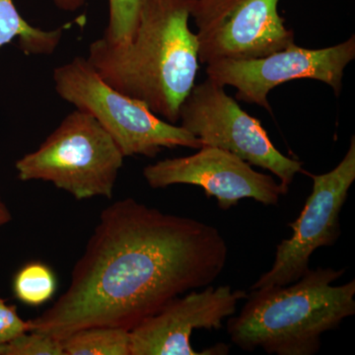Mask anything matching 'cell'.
Listing matches in <instances>:
<instances>
[{
  "instance_id": "1",
  "label": "cell",
  "mask_w": 355,
  "mask_h": 355,
  "mask_svg": "<svg viewBox=\"0 0 355 355\" xmlns=\"http://www.w3.org/2000/svg\"><path fill=\"white\" fill-rule=\"evenodd\" d=\"M227 259L214 226L118 200L103 210L67 291L29 320L30 331L62 340L93 327L132 330L173 299L211 286Z\"/></svg>"
},
{
  "instance_id": "2",
  "label": "cell",
  "mask_w": 355,
  "mask_h": 355,
  "mask_svg": "<svg viewBox=\"0 0 355 355\" xmlns=\"http://www.w3.org/2000/svg\"><path fill=\"white\" fill-rule=\"evenodd\" d=\"M195 1L144 0L130 42L102 37L89 46L88 62L105 83L173 125L198 73V37L189 26Z\"/></svg>"
},
{
  "instance_id": "3",
  "label": "cell",
  "mask_w": 355,
  "mask_h": 355,
  "mask_svg": "<svg viewBox=\"0 0 355 355\" xmlns=\"http://www.w3.org/2000/svg\"><path fill=\"white\" fill-rule=\"evenodd\" d=\"M345 268L310 270L288 286L254 289L227 322L236 347L277 355H314L322 336L355 314V280L334 286Z\"/></svg>"
},
{
  "instance_id": "4",
  "label": "cell",
  "mask_w": 355,
  "mask_h": 355,
  "mask_svg": "<svg viewBox=\"0 0 355 355\" xmlns=\"http://www.w3.org/2000/svg\"><path fill=\"white\" fill-rule=\"evenodd\" d=\"M123 158L94 116L76 109L15 168L21 181L51 182L78 200L112 198Z\"/></svg>"
},
{
  "instance_id": "5",
  "label": "cell",
  "mask_w": 355,
  "mask_h": 355,
  "mask_svg": "<svg viewBox=\"0 0 355 355\" xmlns=\"http://www.w3.org/2000/svg\"><path fill=\"white\" fill-rule=\"evenodd\" d=\"M55 89L64 101L94 116L125 157L153 158L163 148L200 149V140L168 123L144 103L121 94L98 76L87 58L76 57L53 70Z\"/></svg>"
},
{
  "instance_id": "6",
  "label": "cell",
  "mask_w": 355,
  "mask_h": 355,
  "mask_svg": "<svg viewBox=\"0 0 355 355\" xmlns=\"http://www.w3.org/2000/svg\"><path fill=\"white\" fill-rule=\"evenodd\" d=\"M224 88L209 77L195 84L180 108L181 127L202 146L218 147L268 170L288 191L294 178L303 171V163L277 150L261 121L246 113Z\"/></svg>"
},
{
  "instance_id": "7",
  "label": "cell",
  "mask_w": 355,
  "mask_h": 355,
  "mask_svg": "<svg viewBox=\"0 0 355 355\" xmlns=\"http://www.w3.org/2000/svg\"><path fill=\"white\" fill-rule=\"evenodd\" d=\"M279 0H196L191 18L198 32V60L266 57L295 44L279 13Z\"/></svg>"
},
{
  "instance_id": "8",
  "label": "cell",
  "mask_w": 355,
  "mask_h": 355,
  "mask_svg": "<svg viewBox=\"0 0 355 355\" xmlns=\"http://www.w3.org/2000/svg\"><path fill=\"white\" fill-rule=\"evenodd\" d=\"M309 175L312 191L295 221L291 237L277 246L272 268L252 286L254 289L288 286L310 270L311 257L321 247H331L342 234L340 214L355 181V137L343 160L330 172Z\"/></svg>"
},
{
  "instance_id": "9",
  "label": "cell",
  "mask_w": 355,
  "mask_h": 355,
  "mask_svg": "<svg viewBox=\"0 0 355 355\" xmlns=\"http://www.w3.org/2000/svg\"><path fill=\"white\" fill-rule=\"evenodd\" d=\"M355 58V36L323 49L300 48L294 44L284 50L252 60H220L207 67L209 78L237 90L236 99L258 105L272 114L268 93L277 86L314 79L333 89L336 97L343 89L347 65Z\"/></svg>"
},
{
  "instance_id": "10",
  "label": "cell",
  "mask_w": 355,
  "mask_h": 355,
  "mask_svg": "<svg viewBox=\"0 0 355 355\" xmlns=\"http://www.w3.org/2000/svg\"><path fill=\"white\" fill-rule=\"evenodd\" d=\"M184 157L164 159L146 166L144 177L153 189L173 184L200 187L207 198H216L222 210L235 207L243 198L263 205H277L288 191L270 175L256 171L239 156L218 147L203 146Z\"/></svg>"
},
{
  "instance_id": "11",
  "label": "cell",
  "mask_w": 355,
  "mask_h": 355,
  "mask_svg": "<svg viewBox=\"0 0 355 355\" xmlns=\"http://www.w3.org/2000/svg\"><path fill=\"white\" fill-rule=\"evenodd\" d=\"M247 295L230 286L211 284L173 299L130 331V355L228 354V345L221 343L198 352L191 347V336L195 330H220Z\"/></svg>"
},
{
  "instance_id": "12",
  "label": "cell",
  "mask_w": 355,
  "mask_h": 355,
  "mask_svg": "<svg viewBox=\"0 0 355 355\" xmlns=\"http://www.w3.org/2000/svg\"><path fill=\"white\" fill-rule=\"evenodd\" d=\"M62 37V28L46 31L30 25L18 12L13 0H0V49L17 39L27 55H51Z\"/></svg>"
},
{
  "instance_id": "13",
  "label": "cell",
  "mask_w": 355,
  "mask_h": 355,
  "mask_svg": "<svg viewBox=\"0 0 355 355\" xmlns=\"http://www.w3.org/2000/svg\"><path fill=\"white\" fill-rule=\"evenodd\" d=\"M62 343L64 355H130V331L114 327L83 329Z\"/></svg>"
},
{
  "instance_id": "14",
  "label": "cell",
  "mask_w": 355,
  "mask_h": 355,
  "mask_svg": "<svg viewBox=\"0 0 355 355\" xmlns=\"http://www.w3.org/2000/svg\"><path fill=\"white\" fill-rule=\"evenodd\" d=\"M57 287L55 275L44 263H27L16 275L13 291L16 297L26 305L40 306L53 297Z\"/></svg>"
},
{
  "instance_id": "15",
  "label": "cell",
  "mask_w": 355,
  "mask_h": 355,
  "mask_svg": "<svg viewBox=\"0 0 355 355\" xmlns=\"http://www.w3.org/2000/svg\"><path fill=\"white\" fill-rule=\"evenodd\" d=\"M144 0H109V23L103 38L111 43H127L132 40Z\"/></svg>"
},
{
  "instance_id": "16",
  "label": "cell",
  "mask_w": 355,
  "mask_h": 355,
  "mask_svg": "<svg viewBox=\"0 0 355 355\" xmlns=\"http://www.w3.org/2000/svg\"><path fill=\"white\" fill-rule=\"evenodd\" d=\"M4 355H64V352L62 340L30 331L6 343Z\"/></svg>"
},
{
  "instance_id": "17",
  "label": "cell",
  "mask_w": 355,
  "mask_h": 355,
  "mask_svg": "<svg viewBox=\"0 0 355 355\" xmlns=\"http://www.w3.org/2000/svg\"><path fill=\"white\" fill-rule=\"evenodd\" d=\"M29 331V321H24L18 315L16 306L7 305L6 301L0 298V345H6Z\"/></svg>"
},
{
  "instance_id": "18",
  "label": "cell",
  "mask_w": 355,
  "mask_h": 355,
  "mask_svg": "<svg viewBox=\"0 0 355 355\" xmlns=\"http://www.w3.org/2000/svg\"><path fill=\"white\" fill-rule=\"evenodd\" d=\"M87 0H53L55 6L60 10L67 11V12H73L78 10L86 3Z\"/></svg>"
},
{
  "instance_id": "19",
  "label": "cell",
  "mask_w": 355,
  "mask_h": 355,
  "mask_svg": "<svg viewBox=\"0 0 355 355\" xmlns=\"http://www.w3.org/2000/svg\"><path fill=\"white\" fill-rule=\"evenodd\" d=\"M11 218H12V216H11L10 210L8 209L6 203L2 200L1 196H0V227L8 223Z\"/></svg>"
},
{
  "instance_id": "20",
  "label": "cell",
  "mask_w": 355,
  "mask_h": 355,
  "mask_svg": "<svg viewBox=\"0 0 355 355\" xmlns=\"http://www.w3.org/2000/svg\"><path fill=\"white\" fill-rule=\"evenodd\" d=\"M6 354V345H0V355Z\"/></svg>"
}]
</instances>
